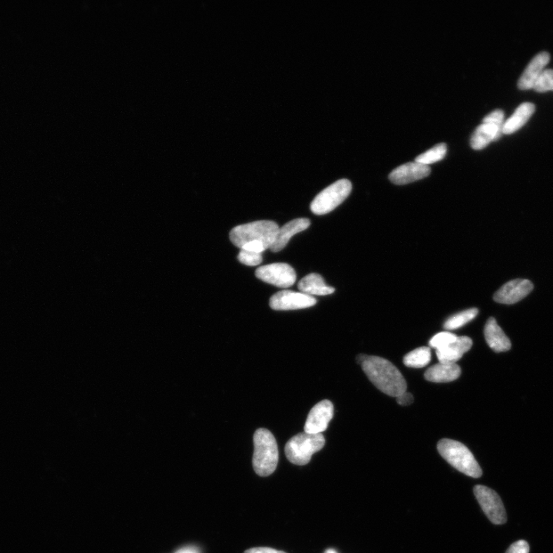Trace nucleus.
I'll list each match as a JSON object with an SVG mask.
<instances>
[{
  "label": "nucleus",
  "mask_w": 553,
  "mask_h": 553,
  "mask_svg": "<svg viewBox=\"0 0 553 553\" xmlns=\"http://www.w3.org/2000/svg\"><path fill=\"white\" fill-rule=\"evenodd\" d=\"M361 366L366 375L380 392L394 397L406 392V380L392 363L380 357L368 356Z\"/></svg>",
  "instance_id": "nucleus-1"
},
{
  "label": "nucleus",
  "mask_w": 553,
  "mask_h": 553,
  "mask_svg": "<svg viewBox=\"0 0 553 553\" xmlns=\"http://www.w3.org/2000/svg\"><path fill=\"white\" fill-rule=\"evenodd\" d=\"M253 467L260 477L272 475L278 466V444L271 431L260 428L254 435Z\"/></svg>",
  "instance_id": "nucleus-2"
},
{
  "label": "nucleus",
  "mask_w": 553,
  "mask_h": 553,
  "mask_svg": "<svg viewBox=\"0 0 553 553\" xmlns=\"http://www.w3.org/2000/svg\"><path fill=\"white\" fill-rule=\"evenodd\" d=\"M437 449L441 457L462 474L470 477L479 478L483 471L465 445L450 439L439 441Z\"/></svg>",
  "instance_id": "nucleus-3"
},
{
  "label": "nucleus",
  "mask_w": 553,
  "mask_h": 553,
  "mask_svg": "<svg viewBox=\"0 0 553 553\" xmlns=\"http://www.w3.org/2000/svg\"><path fill=\"white\" fill-rule=\"evenodd\" d=\"M279 227L272 221H257L236 226L230 232L229 239L240 249L246 244L260 242L270 248L278 234Z\"/></svg>",
  "instance_id": "nucleus-4"
},
{
  "label": "nucleus",
  "mask_w": 553,
  "mask_h": 553,
  "mask_svg": "<svg viewBox=\"0 0 553 553\" xmlns=\"http://www.w3.org/2000/svg\"><path fill=\"white\" fill-rule=\"evenodd\" d=\"M325 439L322 434L300 433L293 437L286 446L288 460L298 466H305L311 461L314 453L322 450Z\"/></svg>",
  "instance_id": "nucleus-5"
},
{
  "label": "nucleus",
  "mask_w": 553,
  "mask_h": 553,
  "mask_svg": "<svg viewBox=\"0 0 553 553\" xmlns=\"http://www.w3.org/2000/svg\"><path fill=\"white\" fill-rule=\"evenodd\" d=\"M352 190V182L345 178L333 183L313 200L311 204L312 213L317 215L330 213L349 196Z\"/></svg>",
  "instance_id": "nucleus-6"
},
{
  "label": "nucleus",
  "mask_w": 553,
  "mask_h": 553,
  "mask_svg": "<svg viewBox=\"0 0 553 553\" xmlns=\"http://www.w3.org/2000/svg\"><path fill=\"white\" fill-rule=\"evenodd\" d=\"M474 492L484 514L493 524L502 525L507 523L506 509L497 493L482 485L476 486Z\"/></svg>",
  "instance_id": "nucleus-7"
},
{
  "label": "nucleus",
  "mask_w": 553,
  "mask_h": 553,
  "mask_svg": "<svg viewBox=\"0 0 553 553\" xmlns=\"http://www.w3.org/2000/svg\"><path fill=\"white\" fill-rule=\"evenodd\" d=\"M257 278L267 284L281 288H288L297 279L296 272L291 265L286 263H274L258 268Z\"/></svg>",
  "instance_id": "nucleus-8"
},
{
  "label": "nucleus",
  "mask_w": 553,
  "mask_h": 553,
  "mask_svg": "<svg viewBox=\"0 0 553 553\" xmlns=\"http://www.w3.org/2000/svg\"><path fill=\"white\" fill-rule=\"evenodd\" d=\"M316 303L317 300L312 296L302 292L284 290L271 298L269 305L275 311H292L310 307Z\"/></svg>",
  "instance_id": "nucleus-9"
},
{
  "label": "nucleus",
  "mask_w": 553,
  "mask_h": 553,
  "mask_svg": "<svg viewBox=\"0 0 553 553\" xmlns=\"http://www.w3.org/2000/svg\"><path fill=\"white\" fill-rule=\"evenodd\" d=\"M533 284L526 279L512 280L504 284L495 293L493 299L495 302L502 305H514L530 295L533 290Z\"/></svg>",
  "instance_id": "nucleus-10"
},
{
  "label": "nucleus",
  "mask_w": 553,
  "mask_h": 553,
  "mask_svg": "<svg viewBox=\"0 0 553 553\" xmlns=\"http://www.w3.org/2000/svg\"><path fill=\"white\" fill-rule=\"evenodd\" d=\"M333 417V405L330 401L324 400L317 404L308 414L305 432L311 434H321L328 429Z\"/></svg>",
  "instance_id": "nucleus-11"
},
{
  "label": "nucleus",
  "mask_w": 553,
  "mask_h": 553,
  "mask_svg": "<svg viewBox=\"0 0 553 553\" xmlns=\"http://www.w3.org/2000/svg\"><path fill=\"white\" fill-rule=\"evenodd\" d=\"M430 172L429 166L418 164L417 161L409 162L393 170L389 178L392 183L403 185L422 180L427 177Z\"/></svg>",
  "instance_id": "nucleus-12"
},
{
  "label": "nucleus",
  "mask_w": 553,
  "mask_h": 553,
  "mask_svg": "<svg viewBox=\"0 0 553 553\" xmlns=\"http://www.w3.org/2000/svg\"><path fill=\"white\" fill-rule=\"evenodd\" d=\"M550 61V55L547 52H542L533 57L518 81V88L521 91L533 88L536 81L545 70Z\"/></svg>",
  "instance_id": "nucleus-13"
},
{
  "label": "nucleus",
  "mask_w": 553,
  "mask_h": 553,
  "mask_svg": "<svg viewBox=\"0 0 553 553\" xmlns=\"http://www.w3.org/2000/svg\"><path fill=\"white\" fill-rule=\"evenodd\" d=\"M310 225L311 221L308 218H297L279 227L274 241L270 247L271 251L279 252L287 246L292 236L307 229Z\"/></svg>",
  "instance_id": "nucleus-14"
},
{
  "label": "nucleus",
  "mask_w": 553,
  "mask_h": 553,
  "mask_svg": "<svg viewBox=\"0 0 553 553\" xmlns=\"http://www.w3.org/2000/svg\"><path fill=\"white\" fill-rule=\"evenodd\" d=\"M484 335L488 345L495 352H506L510 349V340L494 318L488 319L485 325Z\"/></svg>",
  "instance_id": "nucleus-15"
},
{
  "label": "nucleus",
  "mask_w": 553,
  "mask_h": 553,
  "mask_svg": "<svg viewBox=\"0 0 553 553\" xmlns=\"http://www.w3.org/2000/svg\"><path fill=\"white\" fill-rule=\"evenodd\" d=\"M503 126L491 123H483L476 129L470 138L471 147L481 150L486 147L492 141L499 140L502 133Z\"/></svg>",
  "instance_id": "nucleus-16"
},
{
  "label": "nucleus",
  "mask_w": 553,
  "mask_h": 553,
  "mask_svg": "<svg viewBox=\"0 0 553 553\" xmlns=\"http://www.w3.org/2000/svg\"><path fill=\"white\" fill-rule=\"evenodd\" d=\"M473 341L468 337H458L457 340L444 348L436 351L439 361L444 364H456L463 354L468 352Z\"/></svg>",
  "instance_id": "nucleus-17"
},
{
  "label": "nucleus",
  "mask_w": 553,
  "mask_h": 553,
  "mask_svg": "<svg viewBox=\"0 0 553 553\" xmlns=\"http://www.w3.org/2000/svg\"><path fill=\"white\" fill-rule=\"evenodd\" d=\"M461 375V369L457 364L439 363L429 368L425 378L434 383H448L456 380Z\"/></svg>",
  "instance_id": "nucleus-18"
},
{
  "label": "nucleus",
  "mask_w": 553,
  "mask_h": 553,
  "mask_svg": "<svg viewBox=\"0 0 553 553\" xmlns=\"http://www.w3.org/2000/svg\"><path fill=\"white\" fill-rule=\"evenodd\" d=\"M535 111V105L524 102L519 105L514 113L504 123L502 133L509 135L524 126Z\"/></svg>",
  "instance_id": "nucleus-19"
},
{
  "label": "nucleus",
  "mask_w": 553,
  "mask_h": 553,
  "mask_svg": "<svg viewBox=\"0 0 553 553\" xmlns=\"http://www.w3.org/2000/svg\"><path fill=\"white\" fill-rule=\"evenodd\" d=\"M300 292L307 295H328L335 289L326 286L324 279L319 274L312 273L305 276L298 284Z\"/></svg>",
  "instance_id": "nucleus-20"
},
{
  "label": "nucleus",
  "mask_w": 553,
  "mask_h": 553,
  "mask_svg": "<svg viewBox=\"0 0 553 553\" xmlns=\"http://www.w3.org/2000/svg\"><path fill=\"white\" fill-rule=\"evenodd\" d=\"M431 361V351L429 347H422L413 349V352L406 354L404 359V363L406 367L412 368H422Z\"/></svg>",
  "instance_id": "nucleus-21"
},
{
  "label": "nucleus",
  "mask_w": 553,
  "mask_h": 553,
  "mask_svg": "<svg viewBox=\"0 0 553 553\" xmlns=\"http://www.w3.org/2000/svg\"><path fill=\"white\" fill-rule=\"evenodd\" d=\"M479 313L477 308H471L451 317L444 323L446 330L452 331L458 329L465 324L473 321Z\"/></svg>",
  "instance_id": "nucleus-22"
},
{
  "label": "nucleus",
  "mask_w": 553,
  "mask_h": 553,
  "mask_svg": "<svg viewBox=\"0 0 553 553\" xmlns=\"http://www.w3.org/2000/svg\"><path fill=\"white\" fill-rule=\"evenodd\" d=\"M446 152L447 146L445 143L437 144L433 148L420 154L415 159V161L422 165L429 166L444 159Z\"/></svg>",
  "instance_id": "nucleus-23"
},
{
  "label": "nucleus",
  "mask_w": 553,
  "mask_h": 553,
  "mask_svg": "<svg viewBox=\"0 0 553 553\" xmlns=\"http://www.w3.org/2000/svg\"><path fill=\"white\" fill-rule=\"evenodd\" d=\"M538 93L553 91V69H545L533 87Z\"/></svg>",
  "instance_id": "nucleus-24"
},
{
  "label": "nucleus",
  "mask_w": 553,
  "mask_h": 553,
  "mask_svg": "<svg viewBox=\"0 0 553 553\" xmlns=\"http://www.w3.org/2000/svg\"><path fill=\"white\" fill-rule=\"evenodd\" d=\"M458 336L451 332H441L437 333V335L429 340V346L436 349V351H437V349L448 346L453 343V341L456 340Z\"/></svg>",
  "instance_id": "nucleus-25"
},
{
  "label": "nucleus",
  "mask_w": 553,
  "mask_h": 553,
  "mask_svg": "<svg viewBox=\"0 0 553 553\" xmlns=\"http://www.w3.org/2000/svg\"><path fill=\"white\" fill-rule=\"evenodd\" d=\"M238 259L241 263L248 266H256L262 264L263 261L262 254L243 249L240 250Z\"/></svg>",
  "instance_id": "nucleus-26"
},
{
  "label": "nucleus",
  "mask_w": 553,
  "mask_h": 553,
  "mask_svg": "<svg viewBox=\"0 0 553 553\" xmlns=\"http://www.w3.org/2000/svg\"><path fill=\"white\" fill-rule=\"evenodd\" d=\"M504 112L501 109H495L488 114L483 119L484 123H491L495 125H498L500 126H503L504 123Z\"/></svg>",
  "instance_id": "nucleus-27"
},
{
  "label": "nucleus",
  "mask_w": 553,
  "mask_h": 553,
  "mask_svg": "<svg viewBox=\"0 0 553 553\" xmlns=\"http://www.w3.org/2000/svg\"><path fill=\"white\" fill-rule=\"evenodd\" d=\"M530 552V546L525 540H519L514 544H512L506 553H528Z\"/></svg>",
  "instance_id": "nucleus-28"
},
{
  "label": "nucleus",
  "mask_w": 553,
  "mask_h": 553,
  "mask_svg": "<svg viewBox=\"0 0 553 553\" xmlns=\"http://www.w3.org/2000/svg\"><path fill=\"white\" fill-rule=\"evenodd\" d=\"M397 402L401 406H408L413 404V397L411 393L406 392L397 397Z\"/></svg>",
  "instance_id": "nucleus-29"
},
{
  "label": "nucleus",
  "mask_w": 553,
  "mask_h": 553,
  "mask_svg": "<svg viewBox=\"0 0 553 553\" xmlns=\"http://www.w3.org/2000/svg\"><path fill=\"white\" fill-rule=\"evenodd\" d=\"M245 553H286L283 551L276 550L271 548L258 547L248 549Z\"/></svg>",
  "instance_id": "nucleus-30"
},
{
  "label": "nucleus",
  "mask_w": 553,
  "mask_h": 553,
  "mask_svg": "<svg viewBox=\"0 0 553 553\" xmlns=\"http://www.w3.org/2000/svg\"><path fill=\"white\" fill-rule=\"evenodd\" d=\"M175 553H201L197 547H186L177 550Z\"/></svg>",
  "instance_id": "nucleus-31"
},
{
  "label": "nucleus",
  "mask_w": 553,
  "mask_h": 553,
  "mask_svg": "<svg viewBox=\"0 0 553 553\" xmlns=\"http://www.w3.org/2000/svg\"><path fill=\"white\" fill-rule=\"evenodd\" d=\"M368 356L366 354H359L356 359L357 364H362L365 360L368 359Z\"/></svg>",
  "instance_id": "nucleus-32"
},
{
  "label": "nucleus",
  "mask_w": 553,
  "mask_h": 553,
  "mask_svg": "<svg viewBox=\"0 0 553 553\" xmlns=\"http://www.w3.org/2000/svg\"><path fill=\"white\" fill-rule=\"evenodd\" d=\"M325 553H338L335 550L333 549H328Z\"/></svg>",
  "instance_id": "nucleus-33"
}]
</instances>
